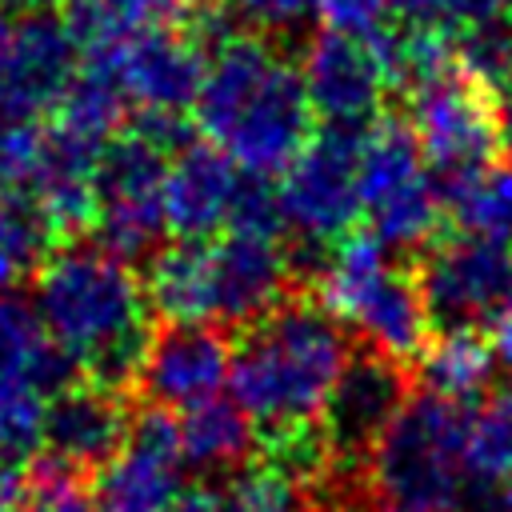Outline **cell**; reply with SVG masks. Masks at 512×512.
Instances as JSON below:
<instances>
[{
	"label": "cell",
	"mask_w": 512,
	"mask_h": 512,
	"mask_svg": "<svg viewBox=\"0 0 512 512\" xmlns=\"http://www.w3.org/2000/svg\"><path fill=\"white\" fill-rule=\"evenodd\" d=\"M32 308L88 384L124 392L136 380L152 340V304L128 260L96 240L52 248L32 276Z\"/></svg>",
	"instance_id": "1"
},
{
	"label": "cell",
	"mask_w": 512,
	"mask_h": 512,
	"mask_svg": "<svg viewBox=\"0 0 512 512\" xmlns=\"http://www.w3.org/2000/svg\"><path fill=\"white\" fill-rule=\"evenodd\" d=\"M192 116L200 132L252 176L284 172L308 144L316 120L300 64L264 32H228L212 44Z\"/></svg>",
	"instance_id": "2"
},
{
	"label": "cell",
	"mask_w": 512,
	"mask_h": 512,
	"mask_svg": "<svg viewBox=\"0 0 512 512\" xmlns=\"http://www.w3.org/2000/svg\"><path fill=\"white\" fill-rule=\"evenodd\" d=\"M348 360V328L332 308L280 300L236 344L228 388L260 428L320 420Z\"/></svg>",
	"instance_id": "3"
},
{
	"label": "cell",
	"mask_w": 512,
	"mask_h": 512,
	"mask_svg": "<svg viewBox=\"0 0 512 512\" xmlns=\"http://www.w3.org/2000/svg\"><path fill=\"white\" fill-rule=\"evenodd\" d=\"M472 408L440 392H412L368 452V480L392 504L416 512H464Z\"/></svg>",
	"instance_id": "4"
},
{
	"label": "cell",
	"mask_w": 512,
	"mask_h": 512,
	"mask_svg": "<svg viewBox=\"0 0 512 512\" xmlns=\"http://www.w3.org/2000/svg\"><path fill=\"white\" fill-rule=\"evenodd\" d=\"M320 304L352 328L364 348L412 360L428 348L432 316L420 280L392 264V252L372 232H348L328 248L324 272L316 276Z\"/></svg>",
	"instance_id": "5"
},
{
	"label": "cell",
	"mask_w": 512,
	"mask_h": 512,
	"mask_svg": "<svg viewBox=\"0 0 512 512\" xmlns=\"http://www.w3.org/2000/svg\"><path fill=\"white\" fill-rule=\"evenodd\" d=\"M168 160L160 144H152L144 132L112 136L96 164V244L116 252L120 260L152 256L168 228L164 208V184H168Z\"/></svg>",
	"instance_id": "6"
},
{
	"label": "cell",
	"mask_w": 512,
	"mask_h": 512,
	"mask_svg": "<svg viewBox=\"0 0 512 512\" xmlns=\"http://www.w3.org/2000/svg\"><path fill=\"white\" fill-rule=\"evenodd\" d=\"M360 140L364 128H316L308 144L280 172V212L284 224L304 244H336L352 232L364 212L360 200Z\"/></svg>",
	"instance_id": "7"
},
{
	"label": "cell",
	"mask_w": 512,
	"mask_h": 512,
	"mask_svg": "<svg viewBox=\"0 0 512 512\" xmlns=\"http://www.w3.org/2000/svg\"><path fill=\"white\" fill-rule=\"evenodd\" d=\"M412 132L428 156V168L448 188L476 168L492 164L500 152V128H496V100L492 88H484L476 76H468L460 64L420 88L408 92Z\"/></svg>",
	"instance_id": "8"
},
{
	"label": "cell",
	"mask_w": 512,
	"mask_h": 512,
	"mask_svg": "<svg viewBox=\"0 0 512 512\" xmlns=\"http://www.w3.org/2000/svg\"><path fill=\"white\" fill-rule=\"evenodd\" d=\"M416 280L436 332H488L512 304V248L460 232L424 252Z\"/></svg>",
	"instance_id": "9"
},
{
	"label": "cell",
	"mask_w": 512,
	"mask_h": 512,
	"mask_svg": "<svg viewBox=\"0 0 512 512\" xmlns=\"http://www.w3.org/2000/svg\"><path fill=\"white\" fill-rule=\"evenodd\" d=\"M80 40L52 8L0 12V108L24 120L56 108L80 72Z\"/></svg>",
	"instance_id": "10"
},
{
	"label": "cell",
	"mask_w": 512,
	"mask_h": 512,
	"mask_svg": "<svg viewBox=\"0 0 512 512\" xmlns=\"http://www.w3.org/2000/svg\"><path fill=\"white\" fill-rule=\"evenodd\" d=\"M236 344L212 320H164L152 328L144 364L136 372V392L148 408L188 412L224 392L232 380Z\"/></svg>",
	"instance_id": "11"
},
{
	"label": "cell",
	"mask_w": 512,
	"mask_h": 512,
	"mask_svg": "<svg viewBox=\"0 0 512 512\" xmlns=\"http://www.w3.org/2000/svg\"><path fill=\"white\" fill-rule=\"evenodd\" d=\"M124 100L136 112H188L208 72V44L200 32L152 24L112 48H96Z\"/></svg>",
	"instance_id": "12"
},
{
	"label": "cell",
	"mask_w": 512,
	"mask_h": 512,
	"mask_svg": "<svg viewBox=\"0 0 512 512\" xmlns=\"http://www.w3.org/2000/svg\"><path fill=\"white\" fill-rule=\"evenodd\" d=\"M180 420L164 408L132 416L124 448L96 472V504L104 512H168L184 492Z\"/></svg>",
	"instance_id": "13"
},
{
	"label": "cell",
	"mask_w": 512,
	"mask_h": 512,
	"mask_svg": "<svg viewBox=\"0 0 512 512\" xmlns=\"http://www.w3.org/2000/svg\"><path fill=\"white\" fill-rule=\"evenodd\" d=\"M300 72H304L312 112L332 128L376 124L384 92L392 88L376 36H352L336 28H324L308 40Z\"/></svg>",
	"instance_id": "14"
},
{
	"label": "cell",
	"mask_w": 512,
	"mask_h": 512,
	"mask_svg": "<svg viewBox=\"0 0 512 512\" xmlns=\"http://www.w3.org/2000/svg\"><path fill=\"white\" fill-rule=\"evenodd\" d=\"M292 252L276 236L224 232L208 236V292L212 324H256L268 316L292 280Z\"/></svg>",
	"instance_id": "15"
},
{
	"label": "cell",
	"mask_w": 512,
	"mask_h": 512,
	"mask_svg": "<svg viewBox=\"0 0 512 512\" xmlns=\"http://www.w3.org/2000/svg\"><path fill=\"white\" fill-rule=\"evenodd\" d=\"M412 396V384L400 368V360L380 356L372 348L352 352L348 368L340 372L320 424L332 436V448L340 460H368L376 436L392 424V416Z\"/></svg>",
	"instance_id": "16"
},
{
	"label": "cell",
	"mask_w": 512,
	"mask_h": 512,
	"mask_svg": "<svg viewBox=\"0 0 512 512\" xmlns=\"http://www.w3.org/2000/svg\"><path fill=\"white\" fill-rule=\"evenodd\" d=\"M132 416L124 396L100 384H72L44 404V452L68 460L72 468L100 472L128 440Z\"/></svg>",
	"instance_id": "17"
},
{
	"label": "cell",
	"mask_w": 512,
	"mask_h": 512,
	"mask_svg": "<svg viewBox=\"0 0 512 512\" xmlns=\"http://www.w3.org/2000/svg\"><path fill=\"white\" fill-rule=\"evenodd\" d=\"M244 176L248 172L212 140H188L168 160V228L176 236H216L220 228H228Z\"/></svg>",
	"instance_id": "18"
},
{
	"label": "cell",
	"mask_w": 512,
	"mask_h": 512,
	"mask_svg": "<svg viewBox=\"0 0 512 512\" xmlns=\"http://www.w3.org/2000/svg\"><path fill=\"white\" fill-rule=\"evenodd\" d=\"M256 420L228 396H216L200 408H188L180 420V448L184 464L200 476H232L252 460L260 448Z\"/></svg>",
	"instance_id": "19"
},
{
	"label": "cell",
	"mask_w": 512,
	"mask_h": 512,
	"mask_svg": "<svg viewBox=\"0 0 512 512\" xmlns=\"http://www.w3.org/2000/svg\"><path fill=\"white\" fill-rule=\"evenodd\" d=\"M144 292L164 320H212L208 292V236H180L148 256Z\"/></svg>",
	"instance_id": "20"
},
{
	"label": "cell",
	"mask_w": 512,
	"mask_h": 512,
	"mask_svg": "<svg viewBox=\"0 0 512 512\" xmlns=\"http://www.w3.org/2000/svg\"><path fill=\"white\" fill-rule=\"evenodd\" d=\"M496 352L484 340V332H440L420 356H416V372L420 384L428 392H440L448 400L472 404L484 392H492V376H496Z\"/></svg>",
	"instance_id": "21"
},
{
	"label": "cell",
	"mask_w": 512,
	"mask_h": 512,
	"mask_svg": "<svg viewBox=\"0 0 512 512\" xmlns=\"http://www.w3.org/2000/svg\"><path fill=\"white\" fill-rule=\"evenodd\" d=\"M444 204L460 232L512 248V160H492L444 188Z\"/></svg>",
	"instance_id": "22"
},
{
	"label": "cell",
	"mask_w": 512,
	"mask_h": 512,
	"mask_svg": "<svg viewBox=\"0 0 512 512\" xmlns=\"http://www.w3.org/2000/svg\"><path fill=\"white\" fill-rule=\"evenodd\" d=\"M124 108H128V100H124L112 68L88 52L76 80L68 84L64 100L56 104V124H64L96 144H108L116 136V128L124 124Z\"/></svg>",
	"instance_id": "23"
},
{
	"label": "cell",
	"mask_w": 512,
	"mask_h": 512,
	"mask_svg": "<svg viewBox=\"0 0 512 512\" xmlns=\"http://www.w3.org/2000/svg\"><path fill=\"white\" fill-rule=\"evenodd\" d=\"M52 224L28 196L0 192V292L36 276L52 252Z\"/></svg>",
	"instance_id": "24"
},
{
	"label": "cell",
	"mask_w": 512,
	"mask_h": 512,
	"mask_svg": "<svg viewBox=\"0 0 512 512\" xmlns=\"http://www.w3.org/2000/svg\"><path fill=\"white\" fill-rule=\"evenodd\" d=\"M44 396L0 368V472H20L44 444Z\"/></svg>",
	"instance_id": "25"
},
{
	"label": "cell",
	"mask_w": 512,
	"mask_h": 512,
	"mask_svg": "<svg viewBox=\"0 0 512 512\" xmlns=\"http://www.w3.org/2000/svg\"><path fill=\"white\" fill-rule=\"evenodd\" d=\"M468 460L476 480L512 484V384H500L476 400Z\"/></svg>",
	"instance_id": "26"
},
{
	"label": "cell",
	"mask_w": 512,
	"mask_h": 512,
	"mask_svg": "<svg viewBox=\"0 0 512 512\" xmlns=\"http://www.w3.org/2000/svg\"><path fill=\"white\" fill-rule=\"evenodd\" d=\"M160 0H64V20L72 24L76 40L96 52L112 48L152 24H160Z\"/></svg>",
	"instance_id": "27"
},
{
	"label": "cell",
	"mask_w": 512,
	"mask_h": 512,
	"mask_svg": "<svg viewBox=\"0 0 512 512\" xmlns=\"http://www.w3.org/2000/svg\"><path fill=\"white\" fill-rule=\"evenodd\" d=\"M260 460L272 464L276 472L300 480L304 488H312L336 464V448H332V436L324 432L320 420H300V424L264 428V436H260Z\"/></svg>",
	"instance_id": "28"
},
{
	"label": "cell",
	"mask_w": 512,
	"mask_h": 512,
	"mask_svg": "<svg viewBox=\"0 0 512 512\" xmlns=\"http://www.w3.org/2000/svg\"><path fill=\"white\" fill-rule=\"evenodd\" d=\"M228 512H316L312 492L264 460H248L220 488Z\"/></svg>",
	"instance_id": "29"
},
{
	"label": "cell",
	"mask_w": 512,
	"mask_h": 512,
	"mask_svg": "<svg viewBox=\"0 0 512 512\" xmlns=\"http://www.w3.org/2000/svg\"><path fill=\"white\" fill-rule=\"evenodd\" d=\"M456 56L468 76L484 88L500 92L512 84V16H496L484 24H468L456 36Z\"/></svg>",
	"instance_id": "30"
},
{
	"label": "cell",
	"mask_w": 512,
	"mask_h": 512,
	"mask_svg": "<svg viewBox=\"0 0 512 512\" xmlns=\"http://www.w3.org/2000/svg\"><path fill=\"white\" fill-rule=\"evenodd\" d=\"M228 8L248 28L264 32V36H284L308 20L312 0H228Z\"/></svg>",
	"instance_id": "31"
},
{
	"label": "cell",
	"mask_w": 512,
	"mask_h": 512,
	"mask_svg": "<svg viewBox=\"0 0 512 512\" xmlns=\"http://www.w3.org/2000/svg\"><path fill=\"white\" fill-rule=\"evenodd\" d=\"M312 12L324 20V28L376 36L384 28V16L392 12V0H312Z\"/></svg>",
	"instance_id": "32"
},
{
	"label": "cell",
	"mask_w": 512,
	"mask_h": 512,
	"mask_svg": "<svg viewBox=\"0 0 512 512\" xmlns=\"http://www.w3.org/2000/svg\"><path fill=\"white\" fill-rule=\"evenodd\" d=\"M16 512H104V508L80 484V488H68V492H32V496L20 500Z\"/></svg>",
	"instance_id": "33"
},
{
	"label": "cell",
	"mask_w": 512,
	"mask_h": 512,
	"mask_svg": "<svg viewBox=\"0 0 512 512\" xmlns=\"http://www.w3.org/2000/svg\"><path fill=\"white\" fill-rule=\"evenodd\" d=\"M484 340L492 344V352H496V360L500 364H508L512 368V304L488 324V332H484Z\"/></svg>",
	"instance_id": "34"
},
{
	"label": "cell",
	"mask_w": 512,
	"mask_h": 512,
	"mask_svg": "<svg viewBox=\"0 0 512 512\" xmlns=\"http://www.w3.org/2000/svg\"><path fill=\"white\" fill-rule=\"evenodd\" d=\"M168 512H228V504L212 488H192V492H180V500Z\"/></svg>",
	"instance_id": "35"
},
{
	"label": "cell",
	"mask_w": 512,
	"mask_h": 512,
	"mask_svg": "<svg viewBox=\"0 0 512 512\" xmlns=\"http://www.w3.org/2000/svg\"><path fill=\"white\" fill-rule=\"evenodd\" d=\"M24 500V468L20 472H0V512H16Z\"/></svg>",
	"instance_id": "36"
},
{
	"label": "cell",
	"mask_w": 512,
	"mask_h": 512,
	"mask_svg": "<svg viewBox=\"0 0 512 512\" xmlns=\"http://www.w3.org/2000/svg\"><path fill=\"white\" fill-rule=\"evenodd\" d=\"M496 128H500V148L512 152V84L500 88L496 96Z\"/></svg>",
	"instance_id": "37"
},
{
	"label": "cell",
	"mask_w": 512,
	"mask_h": 512,
	"mask_svg": "<svg viewBox=\"0 0 512 512\" xmlns=\"http://www.w3.org/2000/svg\"><path fill=\"white\" fill-rule=\"evenodd\" d=\"M208 0H160L164 12H200Z\"/></svg>",
	"instance_id": "38"
},
{
	"label": "cell",
	"mask_w": 512,
	"mask_h": 512,
	"mask_svg": "<svg viewBox=\"0 0 512 512\" xmlns=\"http://www.w3.org/2000/svg\"><path fill=\"white\" fill-rule=\"evenodd\" d=\"M360 512H416V508H404V504H392V500H384V504H364Z\"/></svg>",
	"instance_id": "39"
},
{
	"label": "cell",
	"mask_w": 512,
	"mask_h": 512,
	"mask_svg": "<svg viewBox=\"0 0 512 512\" xmlns=\"http://www.w3.org/2000/svg\"><path fill=\"white\" fill-rule=\"evenodd\" d=\"M12 120H16V116H12V112H4V108H0V136H4V128H8V124H12Z\"/></svg>",
	"instance_id": "40"
},
{
	"label": "cell",
	"mask_w": 512,
	"mask_h": 512,
	"mask_svg": "<svg viewBox=\"0 0 512 512\" xmlns=\"http://www.w3.org/2000/svg\"><path fill=\"white\" fill-rule=\"evenodd\" d=\"M24 4H32V0H24Z\"/></svg>",
	"instance_id": "41"
}]
</instances>
